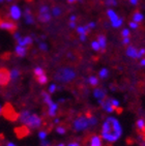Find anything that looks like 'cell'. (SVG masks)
<instances>
[{"instance_id": "obj_1", "label": "cell", "mask_w": 145, "mask_h": 146, "mask_svg": "<svg viewBox=\"0 0 145 146\" xmlns=\"http://www.w3.org/2000/svg\"><path fill=\"white\" fill-rule=\"evenodd\" d=\"M123 134L120 121L114 116H108L102 125L100 137L109 143H114L119 140Z\"/></svg>"}, {"instance_id": "obj_2", "label": "cell", "mask_w": 145, "mask_h": 146, "mask_svg": "<svg viewBox=\"0 0 145 146\" xmlns=\"http://www.w3.org/2000/svg\"><path fill=\"white\" fill-rule=\"evenodd\" d=\"M19 120L20 122L27 127L31 129H39L43 124V119L42 117L35 113H31L27 110L22 111L19 114Z\"/></svg>"}, {"instance_id": "obj_3", "label": "cell", "mask_w": 145, "mask_h": 146, "mask_svg": "<svg viewBox=\"0 0 145 146\" xmlns=\"http://www.w3.org/2000/svg\"><path fill=\"white\" fill-rule=\"evenodd\" d=\"M77 74L72 68H62L56 73L55 79L57 81L62 82V83H69L75 80Z\"/></svg>"}, {"instance_id": "obj_4", "label": "cell", "mask_w": 145, "mask_h": 146, "mask_svg": "<svg viewBox=\"0 0 145 146\" xmlns=\"http://www.w3.org/2000/svg\"><path fill=\"white\" fill-rule=\"evenodd\" d=\"M89 122H88V117L86 116H79L78 118H76L74 122H72V127L76 132H82L85 131L89 127Z\"/></svg>"}, {"instance_id": "obj_5", "label": "cell", "mask_w": 145, "mask_h": 146, "mask_svg": "<svg viewBox=\"0 0 145 146\" xmlns=\"http://www.w3.org/2000/svg\"><path fill=\"white\" fill-rule=\"evenodd\" d=\"M107 16H108V19L110 20V23H111L112 27L114 28H119L120 26L122 25L123 19L120 18L117 15V13L112 9H109L107 11Z\"/></svg>"}, {"instance_id": "obj_6", "label": "cell", "mask_w": 145, "mask_h": 146, "mask_svg": "<svg viewBox=\"0 0 145 146\" xmlns=\"http://www.w3.org/2000/svg\"><path fill=\"white\" fill-rule=\"evenodd\" d=\"M51 19H52V15H51L50 7L48 5H42L39 11V20L42 23H48L50 22Z\"/></svg>"}, {"instance_id": "obj_7", "label": "cell", "mask_w": 145, "mask_h": 146, "mask_svg": "<svg viewBox=\"0 0 145 146\" xmlns=\"http://www.w3.org/2000/svg\"><path fill=\"white\" fill-rule=\"evenodd\" d=\"M22 16H23V11L19 5H17V4L11 5V7L9 9V17L13 21H18V20H20L22 18Z\"/></svg>"}, {"instance_id": "obj_8", "label": "cell", "mask_w": 145, "mask_h": 146, "mask_svg": "<svg viewBox=\"0 0 145 146\" xmlns=\"http://www.w3.org/2000/svg\"><path fill=\"white\" fill-rule=\"evenodd\" d=\"M0 29L11 32L17 29V25H16V23L11 22V21H2V22H0Z\"/></svg>"}, {"instance_id": "obj_9", "label": "cell", "mask_w": 145, "mask_h": 146, "mask_svg": "<svg viewBox=\"0 0 145 146\" xmlns=\"http://www.w3.org/2000/svg\"><path fill=\"white\" fill-rule=\"evenodd\" d=\"M17 42L19 46H22V47H26L27 48V46H30L33 42V38L31 36H21L20 38L17 39Z\"/></svg>"}, {"instance_id": "obj_10", "label": "cell", "mask_w": 145, "mask_h": 146, "mask_svg": "<svg viewBox=\"0 0 145 146\" xmlns=\"http://www.w3.org/2000/svg\"><path fill=\"white\" fill-rule=\"evenodd\" d=\"M23 16H24V20H25L26 24L32 25L34 23V17H33V15H32V13H31L30 9H26L25 11H24V14H23Z\"/></svg>"}, {"instance_id": "obj_11", "label": "cell", "mask_w": 145, "mask_h": 146, "mask_svg": "<svg viewBox=\"0 0 145 146\" xmlns=\"http://www.w3.org/2000/svg\"><path fill=\"white\" fill-rule=\"evenodd\" d=\"M106 94H107V92L103 88H95V89L93 90V96H94L98 101H104L105 98H106Z\"/></svg>"}, {"instance_id": "obj_12", "label": "cell", "mask_w": 145, "mask_h": 146, "mask_svg": "<svg viewBox=\"0 0 145 146\" xmlns=\"http://www.w3.org/2000/svg\"><path fill=\"white\" fill-rule=\"evenodd\" d=\"M89 146H103V139L98 135H93L90 138Z\"/></svg>"}, {"instance_id": "obj_13", "label": "cell", "mask_w": 145, "mask_h": 146, "mask_svg": "<svg viewBox=\"0 0 145 146\" xmlns=\"http://www.w3.org/2000/svg\"><path fill=\"white\" fill-rule=\"evenodd\" d=\"M58 112V104L57 103H52L50 106H48V115L50 117H55Z\"/></svg>"}, {"instance_id": "obj_14", "label": "cell", "mask_w": 145, "mask_h": 146, "mask_svg": "<svg viewBox=\"0 0 145 146\" xmlns=\"http://www.w3.org/2000/svg\"><path fill=\"white\" fill-rule=\"evenodd\" d=\"M100 106L103 107V109L105 110L107 113H113L115 111V109L113 108V106L111 105V103H110V100H106V98H105V100L102 102Z\"/></svg>"}, {"instance_id": "obj_15", "label": "cell", "mask_w": 145, "mask_h": 146, "mask_svg": "<svg viewBox=\"0 0 145 146\" xmlns=\"http://www.w3.org/2000/svg\"><path fill=\"white\" fill-rule=\"evenodd\" d=\"M15 53L17 55L18 57H23L26 56V54H27V48L26 47H22V46H19L17 45L16 46V48H15Z\"/></svg>"}, {"instance_id": "obj_16", "label": "cell", "mask_w": 145, "mask_h": 146, "mask_svg": "<svg viewBox=\"0 0 145 146\" xmlns=\"http://www.w3.org/2000/svg\"><path fill=\"white\" fill-rule=\"evenodd\" d=\"M126 56L130 57V58L136 59L137 55H138V50H137L135 47H133V46H130V47L126 48Z\"/></svg>"}, {"instance_id": "obj_17", "label": "cell", "mask_w": 145, "mask_h": 146, "mask_svg": "<svg viewBox=\"0 0 145 146\" xmlns=\"http://www.w3.org/2000/svg\"><path fill=\"white\" fill-rule=\"evenodd\" d=\"M9 73L5 70H0V85H4L9 81Z\"/></svg>"}, {"instance_id": "obj_18", "label": "cell", "mask_w": 145, "mask_h": 146, "mask_svg": "<svg viewBox=\"0 0 145 146\" xmlns=\"http://www.w3.org/2000/svg\"><path fill=\"white\" fill-rule=\"evenodd\" d=\"M133 22H136L138 24H140L141 22H143V20H144V15L142 13H140V11H135L134 14H133Z\"/></svg>"}, {"instance_id": "obj_19", "label": "cell", "mask_w": 145, "mask_h": 146, "mask_svg": "<svg viewBox=\"0 0 145 146\" xmlns=\"http://www.w3.org/2000/svg\"><path fill=\"white\" fill-rule=\"evenodd\" d=\"M98 45H100V50H104V49H106L107 47V38L105 35H103V34H100L98 36Z\"/></svg>"}, {"instance_id": "obj_20", "label": "cell", "mask_w": 145, "mask_h": 146, "mask_svg": "<svg viewBox=\"0 0 145 146\" xmlns=\"http://www.w3.org/2000/svg\"><path fill=\"white\" fill-rule=\"evenodd\" d=\"M9 79L11 80H13V81H16V80H18L20 77V70H18V68H11V72H9Z\"/></svg>"}, {"instance_id": "obj_21", "label": "cell", "mask_w": 145, "mask_h": 146, "mask_svg": "<svg viewBox=\"0 0 145 146\" xmlns=\"http://www.w3.org/2000/svg\"><path fill=\"white\" fill-rule=\"evenodd\" d=\"M42 96H43V98H44V102H45V104L47 105V106H50V105L53 103V100H52V98H51L49 92H43Z\"/></svg>"}, {"instance_id": "obj_22", "label": "cell", "mask_w": 145, "mask_h": 146, "mask_svg": "<svg viewBox=\"0 0 145 146\" xmlns=\"http://www.w3.org/2000/svg\"><path fill=\"white\" fill-rule=\"evenodd\" d=\"M87 81H88L89 85H91V86H93V87L98 86V83H100V81H98V78L96 76H89V78L87 79Z\"/></svg>"}, {"instance_id": "obj_23", "label": "cell", "mask_w": 145, "mask_h": 146, "mask_svg": "<svg viewBox=\"0 0 145 146\" xmlns=\"http://www.w3.org/2000/svg\"><path fill=\"white\" fill-rule=\"evenodd\" d=\"M109 76V70L106 68H100V72H98V78L100 79H107Z\"/></svg>"}, {"instance_id": "obj_24", "label": "cell", "mask_w": 145, "mask_h": 146, "mask_svg": "<svg viewBox=\"0 0 145 146\" xmlns=\"http://www.w3.org/2000/svg\"><path fill=\"white\" fill-rule=\"evenodd\" d=\"M136 127L139 131H144L145 129V120L143 118H139L136 121Z\"/></svg>"}, {"instance_id": "obj_25", "label": "cell", "mask_w": 145, "mask_h": 146, "mask_svg": "<svg viewBox=\"0 0 145 146\" xmlns=\"http://www.w3.org/2000/svg\"><path fill=\"white\" fill-rule=\"evenodd\" d=\"M76 30H77V32H78V34L80 35V34H87V32L89 31V29H88V27L86 26H77L76 27Z\"/></svg>"}, {"instance_id": "obj_26", "label": "cell", "mask_w": 145, "mask_h": 146, "mask_svg": "<svg viewBox=\"0 0 145 146\" xmlns=\"http://www.w3.org/2000/svg\"><path fill=\"white\" fill-rule=\"evenodd\" d=\"M36 80H37V82H39L41 85H45L48 83V76L46 75V74H44V75H42V76L39 77H36Z\"/></svg>"}, {"instance_id": "obj_27", "label": "cell", "mask_w": 145, "mask_h": 146, "mask_svg": "<svg viewBox=\"0 0 145 146\" xmlns=\"http://www.w3.org/2000/svg\"><path fill=\"white\" fill-rule=\"evenodd\" d=\"M51 15L53 17H59L61 15V9L59 6H54L53 9H52V11H51Z\"/></svg>"}, {"instance_id": "obj_28", "label": "cell", "mask_w": 145, "mask_h": 146, "mask_svg": "<svg viewBox=\"0 0 145 146\" xmlns=\"http://www.w3.org/2000/svg\"><path fill=\"white\" fill-rule=\"evenodd\" d=\"M33 73L35 77H39L45 74V70H44V68H43L42 66H36V68H34Z\"/></svg>"}, {"instance_id": "obj_29", "label": "cell", "mask_w": 145, "mask_h": 146, "mask_svg": "<svg viewBox=\"0 0 145 146\" xmlns=\"http://www.w3.org/2000/svg\"><path fill=\"white\" fill-rule=\"evenodd\" d=\"M87 117H88V122H89L90 127H93V125H95V124L98 123V118L95 117V116L89 115L87 116Z\"/></svg>"}, {"instance_id": "obj_30", "label": "cell", "mask_w": 145, "mask_h": 146, "mask_svg": "<svg viewBox=\"0 0 145 146\" xmlns=\"http://www.w3.org/2000/svg\"><path fill=\"white\" fill-rule=\"evenodd\" d=\"M37 137L39 138V140H45V139H47L48 137V133L46 132V131H44V129H41L39 133H37Z\"/></svg>"}, {"instance_id": "obj_31", "label": "cell", "mask_w": 145, "mask_h": 146, "mask_svg": "<svg viewBox=\"0 0 145 146\" xmlns=\"http://www.w3.org/2000/svg\"><path fill=\"white\" fill-rule=\"evenodd\" d=\"M91 49L93 51H100V45H98V40H93V42H91Z\"/></svg>"}, {"instance_id": "obj_32", "label": "cell", "mask_w": 145, "mask_h": 146, "mask_svg": "<svg viewBox=\"0 0 145 146\" xmlns=\"http://www.w3.org/2000/svg\"><path fill=\"white\" fill-rule=\"evenodd\" d=\"M110 103H111V105L113 106V108H114V109H116V108H119V106H120L119 101H118V100H116V98H111V100H110Z\"/></svg>"}, {"instance_id": "obj_33", "label": "cell", "mask_w": 145, "mask_h": 146, "mask_svg": "<svg viewBox=\"0 0 145 146\" xmlns=\"http://www.w3.org/2000/svg\"><path fill=\"white\" fill-rule=\"evenodd\" d=\"M57 90V85H56V83H52V84H50V86H49V88H48V92L50 93H54Z\"/></svg>"}, {"instance_id": "obj_34", "label": "cell", "mask_w": 145, "mask_h": 146, "mask_svg": "<svg viewBox=\"0 0 145 146\" xmlns=\"http://www.w3.org/2000/svg\"><path fill=\"white\" fill-rule=\"evenodd\" d=\"M121 36H122V38L123 37H130L131 36V30L128 28L122 29V31H121Z\"/></svg>"}, {"instance_id": "obj_35", "label": "cell", "mask_w": 145, "mask_h": 146, "mask_svg": "<svg viewBox=\"0 0 145 146\" xmlns=\"http://www.w3.org/2000/svg\"><path fill=\"white\" fill-rule=\"evenodd\" d=\"M56 133L59 134V135H64L65 133H67V129L64 127H61V125H59V127H56Z\"/></svg>"}, {"instance_id": "obj_36", "label": "cell", "mask_w": 145, "mask_h": 146, "mask_svg": "<svg viewBox=\"0 0 145 146\" xmlns=\"http://www.w3.org/2000/svg\"><path fill=\"white\" fill-rule=\"evenodd\" d=\"M145 56V48H142V49H139L138 51V55H137V58H143Z\"/></svg>"}, {"instance_id": "obj_37", "label": "cell", "mask_w": 145, "mask_h": 146, "mask_svg": "<svg viewBox=\"0 0 145 146\" xmlns=\"http://www.w3.org/2000/svg\"><path fill=\"white\" fill-rule=\"evenodd\" d=\"M39 49L42 51H47L48 50V46H47V44L46 42H41L39 44Z\"/></svg>"}, {"instance_id": "obj_38", "label": "cell", "mask_w": 145, "mask_h": 146, "mask_svg": "<svg viewBox=\"0 0 145 146\" xmlns=\"http://www.w3.org/2000/svg\"><path fill=\"white\" fill-rule=\"evenodd\" d=\"M128 25H130V28L134 29V30L139 27V24H138V23H136V22H133V21H131V22L128 23Z\"/></svg>"}, {"instance_id": "obj_39", "label": "cell", "mask_w": 145, "mask_h": 146, "mask_svg": "<svg viewBox=\"0 0 145 146\" xmlns=\"http://www.w3.org/2000/svg\"><path fill=\"white\" fill-rule=\"evenodd\" d=\"M107 4H108V5H116V4H117V1H116V0H107Z\"/></svg>"}, {"instance_id": "obj_40", "label": "cell", "mask_w": 145, "mask_h": 146, "mask_svg": "<svg viewBox=\"0 0 145 146\" xmlns=\"http://www.w3.org/2000/svg\"><path fill=\"white\" fill-rule=\"evenodd\" d=\"M131 42V38L130 37H123L122 38V44L123 45H128Z\"/></svg>"}, {"instance_id": "obj_41", "label": "cell", "mask_w": 145, "mask_h": 146, "mask_svg": "<svg viewBox=\"0 0 145 146\" xmlns=\"http://www.w3.org/2000/svg\"><path fill=\"white\" fill-rule=\"evenodd\" d=\"M79 38H80L81 42H85L87 39V34H80V35H79Z\"/></svg>"}, {"instance_id": "obj_42", "label": "cell", "mask_w": 145, "mask_h": 146, "mask_svg": "<svg viewBox=\"0 0 145 146\" xmlns=\"http://www.w3.org/2000/svg\"><path fill=\"white\" fill-rule=\"evenodd\" d=\"M41 146H50V142H49L47 139H45V140H42Z\"/></svg>"}, {"instance_id": "obj_43", "label": "cell", "mask_w": 145, "mask_h": 146, "mask_svg": "<svg viewBox=\"0 0 145 146\" xmlns=\"http://www.w3.org/2000/svg\"><path fill=\"white\" fill-rule=\"evenodd\" d=\"M87 27H88V29H93L95 27V23L94 22H90V23H88V24H87Z\"/></svg>"}, {"instance_id": "obj_44", "label": "cell", "mask_w": 145, "mask_h": 146, "mask_svg": "<svg viewBox=\"0 0 145 146\" xmlns=\"http://www.w3.org/2000/svg\"><path fill=\"white\" fill-rule=\"evenodd\" d=\"M69 26H70V28L75 29L76 27H77V23H76V22H70V23H69Z\"/></svg>"}, {"instance_id": "obj_45", "label": "cell", "mask_w": 145, "mask_h": 146, "mask_svg": "<svg viewBox=\"0 0 145 146\" xmlns=\"http://www.w3.org/2000/svg\"><path fill=\"white\" fill-rule=\"evenodd\" d=\"M77 21V16L76 15H72L70 17V22H76Z\"/></svg>"}, {"instance_id": "obj_46", "label": "cell", "mask_w": 145, "mask_h": 146, "mask_svg": "<svg viewBox=\"0 0 145 146\" xmlns=\"http://www.w3.org/2000/svg\"><path fill=\"white\" fill-rule=\"evenodd\" d=\"M132 5H137L139 3V0H128Z\"/></svg>"}, {"instance_id": "obj_47", "label": "cell", "mask_w": 145, "mask_h": 146, "mask_svg": "<svg viewBox=\"0 0 145 146\" xmlns=\"http://www.w3.org/2000/svg\"><path fill=\"white\" fill-rule=\"evenodd\" d=\"M20 37H21V34H20L19 32H15V33H14V38L17 40V39L20 38Z\"/></svg>"}, {"instance_id": "obj_48", "label": "cell", "mask_w": 145, "mask_h": 146, "mask_svg": "<svg viewBox=\"0 0 145 146\" xmlns=\"http://www.w3.org/2000/svg\"><path fill=\"white\" fill-rule=\"evenodd\" d=\"M67 146H80V144H79L78 142H71V143H69Z\"/></svg>"}, {"instance_id": "obj_49", "label": "cell", "mask_w": 145, "mask_h": 146, "mask_svg": "<svg viewBox=\"0 0 145 146\" xmlns=\"http://www.w3.org/2000/svg\"><path fill=\"white\" fill-rule=\"evenodd\" d=\"M140 65H141V66H145V58H141V60H140Z\"/></svg>"}, {"instance_id": "obj_50", "label": "cell", "mask_w": 145, "mask_h": 146, "mask_svg": "<svg viewBox=\"0 0 145 146\" xmlns=\"http://www.w3.org/2000/svg\"><path fill=\"white\" fill-rule=\"evenodd\" d=\"M6 146H18L17 144H15L14 142H9V143L6 144Z\"/></svg>"}, {"instance_id": "obj_51", "label": "cell", "mask_w": 145, "mask_h": 146, "mask_svg": "<svg viewBox=\"0 0 145 146\" xmlns=\"http://www.w3.org/2000/svg\"><path fill=\"white\" fill-rule=\"evenodd\" d=\"M59 122H60V119H59V118H55V119H54V123H59Z\"/></svg>"}, {"instance_id": "obj_52", "label": "cell", "mask_w": 145, "mask_h": 146, "mask_svg": "<svg viewBox=\"0 0 145 146\" xmlns=\"http://www.w3.org/2000/svg\"><path fill=\"white\" fill-rule=\"evenodd\" d=\"M77 1H79V0H67L69 3H75V2H77Z\"/></svg>"}, {"instance_id": "obj_53", "label": "cell", "mask_w": 145, "mask_h": 146, "mask_svg": "<svg viewBox=\"0 0 145 146\" xmlns=\"http://www.w3.org/2000/svg\"><path fill=\"white\" fill-rule=\"evenodd\" d=\"M56 146H67L64 143H59V144H57Z\"/></svg>"}, {"instance_id": "obj_54", "label": "cell", "mask_w": 145, "mask_h": 146, "mask_svg": "<svg viewBox=\"0 0 145 146\" xmlns=\"http://www.w3.org/2000/svg\"><path fill=\"white\" fill-rule=\"evenodd\" d=\"M1 113H2V106L0 105V114H1Z\"/></svg>"}, {"instance_id": "obj_55", "label": "cell", "mask_w": 145, "mask_h": 146, "mask_svg": "<svg viewBox=\"0 0 145 146\" xmlns=\"http://www.w3.org/2000/svg\"><path fill=\"white\" fill-rule=\"evenodd\" d=\"M4 1H7V2H11L13 0H4Z\"/></svg>"}, {"instance_id": "obj_56", "label": "cell", "mask_w": 145, "mask_h": 146, "mask_svg": "<svg viewBox=\"0 0 145 146\" xmlns=\"http://www.w3.org/2000/svg\"><path fill=\"white\" fill-rule=\"evenodd\" d=\"M3 1H4V0H0V3H2Z\"/></svg>"}]
</instances>
